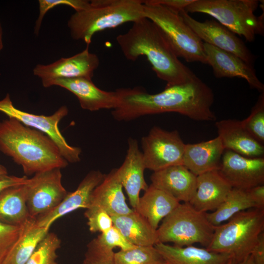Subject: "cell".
Returning a JSON list of instances; mask_svg holds the SVG:
<instances>
[{
    "label": "cell",
    "instance_id": "8fae6325",
    "mask_svg": "<svg viewBox=\"0 0 264 264\" xmlns=\"http://www.w3.org/2000/svg\"><path fill=\"white\" fill-rule=\"evenodd\" d=\"M61 169L39 172L25 184L26 204L31 217L36 218L55 208L68 192L62 183Z\"/></svg>",
    "mask_w": 264,
    "mask_h": 264
},
{
    "label": "cell",
    "instance_id": "bcb514c9",
    "mask_svg": "<svg viewBox=\"0 0 264 264\" xmlns=\"http://www.w3.org/2000/svg\"><path fill=\"white\" fill-rule=\"evenodd\" d=\"M159 264H168V263H166L165 261H164L163 262H161V263H160Z\"/></svg>",
    "mask_w": 264,
    "mask_h": 264
},
{
    "label": "cell",
    "instance_id": "d4e9b609",
    "mask_svg": "<svg viewBox=\"0 0 264 264\" xmlns=\"http://www.w3.org/2000/svg\"><path fill=\"white\" fill-rule=\"evenodd\" d=\"M180 203L169 194L151 184L140 197L137 205L133 210L144 217L156 230L160 221Z\"/></svg>",
    "mask_w": 264,
    "mask_h": 264
},
{
    "label": "cell",
    "instance_id": "8992f818",
    "mask_svg": "<svg viewBox=\"0 0 264 264\" xmlns=\"http://www.w3.org/2000/svg\"><path fill=\"white\" fill-rule=\"evenodd\" d=\"M258 0H195L184 9L187 13L208 14L234 34L246 41H254L256 35H263L264 12L254 14L259 5Z\"/></svg>",
    "mask_w": 264,
    "mask_h": 264
},
{
    "label": "cell",
    "instance_id": "e575fe53",
    "mask_svg": "<svg viewBox=\"0 0 264 264\" xmlns=\"http://www.w3.org/2000/svg\"><path fill=\"white\" fill-rule=\"evenodd\" d=\"M84 215L87 219L89 230L92 233H103L113 225L111 216L97 206H89L86 209Z\"/></svg>",
    "mask_w": 264,
    "mask_h": 264
},
{
    "label": "cell",
    "instance_id": "5b68a950",
    "mask_svg": "<svg viewBox=\"0 0 264 264\" xmlns=\"http://www.w3.org/2000/svg\"><path fill=\"white\" fill-rule=\"evenodd\" d=\"M264 229V209L240 212L227 222L215 226L210 251L229 255L239 264L251 254Z\"/></svg>",
    "mask_w": 264,
    "mask_h": 264
},
{
    "label": "cell",
    "instance_id": "836d02e7",
    "mask_svg": "<svg viewBox=\"0 0 264 264\" xmlns=\"http://www.w3.org/2000/svg\"><path fill=\"white\" fill-rule=\"evenodd\" d=\"M39 13L34 26V34H39L43 20L48 11L58 5H67L73 8L76 12L88 8L90 1L86 0H39Z\"/></svg>",
    "mask_w": 264,
    "mask_h": 264
},
{
    "label": "cell",
    "instance_id": "f6af8a7d",
    "mask_svg": "<svg viewBox=\"0 0 264 264\" xmlns=\"http://www.w3.org/2000/svg\"><path fill=\"white\" fill-rule=\"evenodd\" d=\"M227 264H238L236 261L232 258L230 257Z\"/></svg>",
    "mask_w": 264,
    "mask_h": 264
},
{
    "label": "cell",
    "instance_id": "7402d4cb",
    "mask_svg": "<svg viewBox=\"0 0 264 264\" xmlns=\"http://www.w3.org/2000/svg\"><path fill=\"white\" fill-rule=\"evenodd\" d=\"M224 150L218 136L206 141L186 144L182 165L196 176L219 170Z\"/></svg>",
    "mask_w": 264,
    "mask_h": 264
},
{
    "label": "cell",
    "instance_id": "2e32d148",
    "mask_svg": "<svg viewBox=\"0 0 264 264\" xmlns=\"http://www.w3.org/2000/svg\"><path fill=\"white\" fill-rule=\"evenodd\" d=\"M203 45L207 64L212 67L216 77L243 78L251 88L264 92V85L257 76L253 66L212 45L205 43Z\"/></svg>",
    "mask_w": 264,
    "mask_h": 264
},
{
    "label": "cell",
    "instance_id": "e0dca14e",
    "mask_svg": "<svg viewBox=\"0 0 264 264\" xmlns=\"http://www.w3.org/2000/svg\"><path fill=\"white\" fill-rule=\"evenodd\" d=\"M104 176L99 170L88 172L77 189L72 192H68L55 208L36 218L37 225L50 229L51 225L59 218L78 209H87L90 205L93 190L102 182Z\"/></svg>",
    "mask_w": 264,
    "mask_h": 264
},
{
    "label": "cell",
    "instance_id": "4dcf8cb0",
    "mask_svg": "<svg viewBox=\"0 0 264 264\" xmlns=\"http://www.w3.org/2000/svg\"><path fill=\"white\" fill-rule=\"evenodd\" d=\"M61 241L53 232H48L38 243L25 264H57V251Z\"/></svg>",
    "mask_w": 264,
    "mask_h": 264
},
{
    "label": "cell",
    "instance_id": "60d3db41",
    "mask_svg": "<svg viewBox=\"0 0 264 264\" xmlns=\"http://www.w3.org/2000/svg\"><path fill=\"white\" fill-rule=\"evenodd\" d=\"M256 208L264 209V185H260L247 190Z\"/></svg>",
    "mask_w": 264,
    "mask_h": 264
},
{
    "label": "cell",
    "instance_id": "7bdbcfd3",
    "mask_svg": "<svg viewBox=\"0 0 264 264\" xmlns=\"http://www.w3.org/2000/svg\"><path fill=\"white\" fill-rule=\"evenodd\" d=\"M6 167L0 163V175L7 174Z\"/></svg>",
    "mask_w": 264,
    "mask_h": 264
},
{
    "label": "cell",
    "instance_id": "f546056e",
    "mask_svg": "<svg viewBox=\"0 0 264 264\" xmlns=\"http://www.w3.org/2000/svg\"><path fill=\"white\" fill-rule=\"evenodd\" d=\"M116 264H159L164 260L154 246H135L114 253Z\"/></svg>",
    "mask_w": 264,
    "mask_h": 264
},
{
    "label": "cell",
    "instance_id": "6da1fadb",
    "mask_svg": "<svg viewBox=\"0 0 264 264\" xmlns=\"http://www.w3.org/2000/svg\"><path fill=\"white\" fill-rule=\"evenodd\" d=\"M119 104L112 115L119 121H129L146 115L177 112L199 121H214L211 110L214 101L212 89L197 76L180 84L166 87L154 94L140 87L116 89Z\"/></svg>",
    "mask_w": 264,
    "mask_h": 264
},
{
    "label": "cell",
    "instance_id": "7c38bea8",
    "mask_svg": "<svg viewBox=\"0 0 264 264\" xmlns=\"http://www.w3.org/2000/svg\"><path fill=\"white\" fill-rule=\"evenodd\" d=\"M179 14L203 43L231 53L253 66L255 57L244 43L220 22L213 20L199 22L184 10L180 11Z\"/></svg>",
    "mask_w": 264,
    "mask_h": 264
},
{
    "label": "cell",
    "instance_id": "7dc6e473",
    "mask_svg": "<svg viewBox=\"0 0 264 264\" xmlns=\"http://www.w3.org/2000/svg\"><path fill=\"white\" fill-rule=\"evenodd\" d=\"M82 264H87L84 261H83V263Z\"/></svg>",
    "mask_w": 264,
    "mask_h": 264
},
{
    "label": "cell",
    "instance_id": "277c9868",
    "mask_svg": "<svg viewBox=\"0 0 264 264\" xmlns=\"http://www.w3.org/2000/svg\"><path fill=\"white\" fill-rule=\"evenodd\" d=\"M90 3L88 8L75 12L67 21L71 38L87 45L98 32L145 18L143 0H93Z\"/></svg>",
    "mask_w": 264,
    "mask_h": 264
},
{
    "label": "cell",
    "instance_id": "4316f807",
    "mask_svg": "<svg viewBox=\"0 0 264 264\" xmlns=\"http://www.w3.org/2000/svg\"><path fill=\"white\" fill-rule=\"evenodd\" d=\"M25 184L8 188L0 193V222L21 226L32 218L26 204Z\"/></svg>",
    "mask_w": 264,
    "mask_h": 264
},
{
    "label": "cell",
    "instance_id": "7a4b0ae2",
    "mask_svg": "<svg viewBox=\"0 0 264 264\" xmlns=\"http://www.w3.org/2000/svg\"><path fill=\"white\" fill-rule=\"evenodd\" d=\"M116 39L127 60L135 61L141 56L146 57L157 77L166 82V87L197 77L179 60L161 29L145 17L133 22L127 32Z\"/></svg>",
    "mask_w": 264,
    "mask_h": 264
},
{
    "label": "cell",
    "instance_id": "4fadbf2b",
    "mask_svg": "<svg viewBox=\"0 0 264 264\" xmlns=\"http://www.w3.org/2000/svg\"><path fill=\"white\" fill-rule=\"evenodd\" d=\"M219 171L232 188L247 191L264 183V159L224 150Z\"/></svg>",
    "mask_w": 264,
    "mask_h": 264
},
{
    "label": "cell",
    "instance_id": "83f0119b",
    "mask_svg": "<svg viewBox=\"0 0 264 264\" xmlns=\"http://www.w3.org/2000/svg\"><path fill=\"white\" fill-rule=\"evenodd\" d=\"M49 228L37 225L30 218L24 224L19 241L2 264H25L40 241L49 232Z\"/></svg>",
    "mask_w": 264,
    "mask_h": 264
},
{
    "label": "cell",
    "instance_id": "b9f144b4",
    "mask_svg": "<svg viewBox=\"0 0 264 264\" xmlns=\"http://www.w3.org/2000/svg\"><path fill=\"white\" fill-rule=\"evenodd\" d=\"M239 264H255V263L252 256L250 254Z\"/></svg>",
    "mask_w": 264,
    "mask_h": 264
},
{
    "label": "cell",
    "instance_id": "ee69618b",
    "mask_svg": "<svg viewBox=\"0 0 264 264\" xmlns=\"http://www.w3.org/2000/svg\"><path fill=\"white\" fill-rule=\"evenodd\" d=\"M3 48V44H2V30L1 26L0 23V51Z\"/></svg>",
    "mask_w": 264,
    "mask_h": 264
},
{
    "label": "cell",
    "instance_id": "ab89813d",
    "mask_svg": "<svg viewBox=\"0 0 264 264\" xmlns=\"http://www.w3.org/2000/svg\"><path fill=\"white\" fill-rule=\"evenodd\" d=\"M251 255L255 264H264V233L259 236L258 241L253 247Z\"/></svg>",
    "mask_w": 264,
    "mask_h": 264
},
{
    "label": "cell",
    "instance_id": "ac0fdd59",
    "mask_svg": "<svg viewBox=\"0 0 264 264\" xmlns=\"http://www.w3.org/2000/svg\"><path fill=\"white\" fill-rule=\"evenodd\" d=\"M128 148L125 160L116 169L119 179L128 196L130 203L133 209L137 205L140 193L149 187L144 178L146 169L142 152L139 149L136 139L129 138Z\"/></svg>",
    "mask_w": 264,
    "mask_h": 264
},
{
    "label": "cell",
    "instance_id": "ffe728a7",
    "mask_svg": "<svg viewBox=\"0 0 264 264\" xmlns=\"http://www.w3.org/2000/svg\"><path fill=\"white\" fill-rule=\"evenodd\" d=\"M215 126L225 150L247 157L264 156V145L247 132L242 121L224 119L216 122Z\"/></svg>",
    "mask_w": 264,
    "mask_h": 264
},
{
    "label": "cell",
    "instance_id": "30bf717a",
    "mask_svg": "<svg viewBox=\"0 0 264 264\" xmlns=\"http://www.w3.org/2000/svg\"><path fill=\"white\" fill-rule=\"evenodd\" d=\"M145 169L156 172L182 164L185 145L176 130L168 131L154 126L141 140Z\"/></svg>",
    "mask_w": 264,
    "mask_h": 264
},
{
    "label": "cell",
    "instance_id": "52a82bcc",
    "mask_svg": "<svg viewBox=\"0 0 264 264\" xmlns=\"http://www.w3.org/2000/svg\"><path fill=\"white\" fill-rule=\"evenodd\" d=\"M215 229L206 212L197 210L189 202H182L162 220L156 232L159 242H170L180 247L198 243L207 247Z\"/></svg>",
    "mask_w": 264,
    "mask_h": 264
},
{
    "label": "cell",
    "instance_id": "f35d334b",
    "mask_svg": "<svg viewBox=\"0 0 264 264\" xmlns=\"http://www.w3.org/2000/svg\"><path fill=\"white\" fill-rule=\"evenodd\" d=\"M195 0H152L155 3L165 6L174 11L179 13Z\"/></svg>",
    "mask_w": 264,
    "mask_h": 264
},
{
    "label": "cell",
    "instance_id": "44dd1931",
    "mask_svg": "<svg viewBox=\"0 0 264 264\" xmlns=\"http://www.w3.org/2000/svg\"><path fill=\"white\" fill-rule=\"evenodd\" d=\"M232 187L218 170L197 176V189L190 203L197 210H215L224 201Z\"/></svg>",
    "mask_w": 264,
    "mask_h": 264
},
{
    "label": "cell",
    "instance_id": "484cf974",
    "mask_svg": "<svg viewBox=\"0 0 264 264\" xmlns=\"http://www.w3.org/2000/svg\"><path fill=\"white\" fill-rule=\"evenodd\" d=\"M113 224L135 246H154L159 242L156 230L133 210L129 214L111 216Z\"/></svg>",
    "mask_w": 264,
    "mask_h": 264
},
{
    "label": "cell",
    "instance_id": "603a6c76",
    "mask_svg": "<svg viewBox=\"0 0 264 264\" xmlns=\"http://www.w3.org/2000/svg\"><path fill=\"white\" fill-rule=\"evenodd\" d=\"M91 205L103 208L111 216L125 215L133 211L126 203L116 169L105 175L102 182L94 189L89 206Z\"/></svg>",
    "mask_w": 264,
    "mask_h": 264
},
{
    "label": "cell",
    "instance_id": "ba28073f",
    "mask_svg": "<svg viewBox=\"0 0 264 264\" xmlns=\"http://www.w3.org/2000/svg\"><path fill=\"white\" fill-rule=\"evenodd\" d=\"M145 17L162 31L177 57L187 62L207 64L203 42L183 21L179 13L153 2L143 0Z\"/></svg>",
    "mask_w": 264,
    "mask_h": 264
},
{
    "label": "cell",
    "instance_id": "9c48e42d",
    "mask_svg": "<svg viewBox=\"0 0 264 264\" xmlns=\"http://www.w3.org/2000/svg\"><path fill=\"white\" fill-rule=\"evenodd\" d=\"M0 111L25 126L46 134L56 143L62 156L68 163H75L80 161L81 148L69 145L59 129V122L68 113L66 106L61 107L50 115L32 114L15 107L10 95L7 94L5 97L0 101Z\"/></svg>",
    "mask_w": 264,
    "mask_h": 264
},
{
    "label": "cell",
    "instance_id": "d6a6232c",
    "mask_svg": "<svg viewBox=\"0 0 264 264\" xmlns=\"http://www.w3.org/2000/svg\"><path fill=\"white\" fill-rule=\"evenodd\" d=\"M24 224L16 226L0 222V264L3 263L19 241L23 231Z\"/></svg>",
    "mask_w": 264,
    "mask_h": 264
},
{
    "label": "cell",
    "instance_id": "d6986e66",
    "mask_svg": "<svg viewBox=\"0 0 264 264\" xmlns=\"http://www.w3.org/2000/svg\"><path fill=\"white\" fill-rule=\"evenodd\" d=\"M153 186L180 202H190L197 189V176L183 165L171 166L154 172L150 177Z\"/></svg>",
    "mask_w": 264,
    "mask_h": 264
},
{
    "label": "cell",
    "instance_id": "8d00e7d4",
    "mask_svg": "<svg viewBox=\"0 0 264 264\" xmlns=\"http://www.w3.org/2000/svg\"><path fill=\"white\" fill-rule=\"evenodd\" d=\"M96 239L102 245L112 250L115 247H119L121 250H125L135 246L130 243L114 225L106 232L101 233Z\"/></svg>",
    "mask_w": 264,
    "mask_h": 264
},
{
    "label": "cell",
    "instance_id": "3957f363",
    "mask_svg": "<svg viewBox=\"0 0 264 264\" xmlns=\"http://www.w3.org/2000/svg\"><path fill=\"white\" fill-rule=\"evenodd\" d=\"M0 151L22 166L26 175L65 168L68 163L51 138L12 117L0 122Z\"/></svg>",
    "mask_w": 264,
    "mask_h": 264
},
{
    "label": "cell",
    "instance_id": "74e56055",
    "mask_svg": "<svg viewBox=\"0 0 264 264\" xmlns=\"http://www.w3.org/2000/svg\"><path fill=\"white\" fill-rule=\"evenodd\" d=\"M28 180L26 176L20 177L8 174L0 175V193L8 188L25 184Z\"/></svg>",
    "mask_w": 264,
    "mask_h": 264
},
{
    "label": "cell",
    "instance_id": "cb8c5ba5",
    "mask_svg": "<svg viewBox=\"0 0 264 264\" xmlns=\"http://www.w3.org/2000/svg\"><path fill=\"white\" fill-rule=\"evenodd\" d=\"M154 246L169 264H227L231 257L193 245L180 247L158 242Z\"/></svg>",
    "mask_w": 264,
    "mask_h": 264
},
{
    "label": "cell",
    "instance_id": "d590c367",
    "mask_svg": "<svg viewBox=\"0 0 264 264\" xmlns=\"http://www.w3.org/2000/svg\"><path fill=\"white\" fill-rule=\"evenodd\" d=\"M84 261L87 264H116L113 250L102 245L96 238L88 244Z\"/></svg>",
    "mask_w": 264,
    "mask_h": 264
},
{
    "label": "cell",
    "instance_id": "f1b7e54d",
    "mask_svg": "<svg viewBox=\"0 0 264 264\" xmlns=\"http://www.w3.org/2000/svg\"><path fill=\"white\" fill-rule=\"evenodd\" d=\"M256 208L247 191L232 188L224 201L214 211L206 213L209 222L214 226L228 221L238 213Z\"/></svg>",
    "mask_w": 264,
    "mask_h": 264
},
{
    "label": "cell",
    "instance_id": "9a60e30c",
    "mask_svg": "<svg viewBox=\"0 0 264 264\" xmlns=\"http://www.w3.org/2000/svg\"><path fill=\"white\" fill-rule=\"evenodd\" d=\"M44 88L57 86L67 89L78 98L81 107L91 111L102 109H114L119 104L118 94L101 89L92 79L79 77L57 79L43 84Z\"/></svg>",
    "mask_w": 264,
    "mask_h": 264
},
{
    "label": "cell",
    "instance_id": "1f68e13d",
    "mask_svg": "<svg viewBox=\"0 0 264 264\" xmlns=\"http://www.w3.org/2000/svg\"><path fill=\"white\" fill-rule=\"evenodd\" d=\"M247 132L259 142L264 143V95L259 96L249 115L242 120Z\"/></svg>",
    "mask_w": 264,
    "mask_h": 264
},
{
    "label": "cell",
    "instance_id": "5bb4252c",
    "mask_svg": "<svg viewBox=\"0 0 264 264\" xmlns=\"http://www.w3.org/2000/svg\"><path fill=\"white\" fill-rule=\"evenodd\" d=\"M99 63L97 55L90 52L87 45L82 51L72 56L63 57L47 65H37L33 73L41 79L42 84L57 79H92Z\"/></svg>",
    "mask_w": 264,
    "mask_h": 264
}]
</instances>
